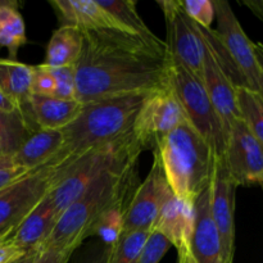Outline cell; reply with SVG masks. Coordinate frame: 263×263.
Returning <instances> with one entry per match:
<instances>
[{
    "instance_id": "1",
    "label": "cell",
    "mask_w": 263,
    "mask_h": 263,
    "mask_svg": "<svg viewBox=\"0 0 263 263\" xmlns=\"http://www.w3.org/2000/svg\"><path fill=\"white\" fill-rule=\"evenodd\" d=\"M171 59L166 41L113 30L84 32L77 62L76 99L94 102L122 95L149 94L170 85Z\"/></svg>"
},
{
    "instance_id": "2",
    "label": "cell",
    "mask_w": 263,
    "mask_h": 263,
    "mask_svg": "<svg viewBox=\"0 0 263 263\" xmlns=\"http://www.w3.org/2000/svg\"><path fill=\"white\" fill-rule=\"evenodd\" d=\"M138 162L103 175L92 182L59 216L53 231L41 247L76 252L91 235L100 216L121 202H127L135 190ZM40 247V248H41Z\"/></svg>"
},
{
    "instance_id": "3",
    "label": "cell",
    "mask_w": 263,
    "mask_h": 263,
    "mask_svg": "<svg viewBox=\"0 0 263 263\" xmlns=\"http://www.w3.org/2000/svg\"><path fill=\"white\" fill-rule=\"evenodd\" d=\"M146 97L148 94L122 95L82 104L79 116L62 128L63 146L50 164L66 163L95 146L133 133L135 118Z\"/></svg>"
},
{
    "instance_id": "4",
    "label": "cell",
    "mask_w": 263,
    "mask_h": 263,
    "mask_svg": "<svg viewBox=\"0 0 263 263\" xmlns=\"http://www.w3.org/2000/svg\"><path fill=\"white\" fill-rule=\"evenodd\" d=\"M153 153L161 162L172 193L180 199L194 203L212 181L215 154L186 121L170 133Z\"/></svg>"
},
{
    "instance_id": "5",
    "label": "cell",
    "mask_w": 263,
    "mask_h": 263,
    "mask_svg": "<svg viewBox=\"0 0 263 263\" xmlns=\"http://www.w3.org/2000/svg\"><path fill=\"white\" fill-rule=\"evenodd\" d=\"M143 149L134 133L85 152L72 161L55 166V182L49 195L57 212L61 213L73 203L90 185L103 175L139 161Z\"/></svg>"
},
{
    "instance_id": "6",
    "label": "cell",
    "mask_w": 263,
    "mask_h": 263,
    "mask_svg": "<svg viewBox=\"0 0 263 263\" xmlns=\"http://www.w3.org/2000/svg\"><path fill=\"white\" fill-rule=\"evenodd\" d=\"M170 86L181 104L186 122L207 141L216 158H222L226 146L225 133L202 79L182 67L172 66Z\"/></svg>"
},
{
    "instance_id": "7",
    "label": "cell",
    "mask_w": 263,
    "mask_h": 263,
    "mask_svg": "<svg viewBox=\"0 0 263 263\" xmlns=\"http://www.w3.org/2000/svg\"><path fill=\"white\" fill-rule=\"evenodd\" d=\"M158 5L166 21V45L171 64L202 79L205 45L198 25L187 17L180 0H161Z\"/></svg>"
},
{
    "instance_id": "8",
    "label": "cell",
    "mask_w": 263,
    "mask_h": 263,
    "mask_svg": "<svg viewBox=\"0 0 263 263\" xmlns=\"http://www.w3.org/2000/svg\"><path fill=\"white\" fill-rule=\"evenodd\" d=\"M55 175V166L46 164L0 190V235L12 233L40 203L54 186Z\"/></svg>"
},
{
    "instance_id": "9",
    "label": "cell",
    "mask_w": 263,
    "mask_h": 263,
    "mask_svg": "<svg viewBox=\"0 0 263 263\" xmlns=\"http://www.w3.org/2000/svg\"><path fill=\"white\" fill-rule=\"evenodd\" d=\"M181 104L171 86L148 94L134 122L133 133L144 151H154L170 133L185 122Z\"/></svg>"
},
{
    "instance_id": "10",
    "label": "cell",
    "mask_w": 263,
    "mask_h": 263,
    "mask_svg": "<svg viewBox=\"0 0 263 263\" xmlns=\"http://www.w3.org/2000/svg\"><path fill=\"white\" fill-rule=\"evenodd\" d=\"M213 4L217 21L215 32L218 40L243 76L247 86L259 91L262 69L257 59L254 43L247 36L230 3L226 0H213Z\"/></svg>"
},
{
    "instance_id": "11",
    "label": "cell",
    "mask_w": 263,
    "mask_h": 263,
    "mask_svg": "<svg viewBox=\"0 0 263 263\" xmlns=\"http://www.w3.org/2000/svg\"><path fill=\"white\" fill-rule=\"evenodd\" d=\"M174 194L167 182L158 157L153 153V164L145 179L135 187L125 211L123 233L151 231L164 203Z\"/></svg>"
},
{
    "instance_id": "12",
    "label": "cell",
    "mask_w": 263,
    "mask_h": 263,
    "mask_svg": "<svg viewBox=\"0 0 263 263\" xmlns=\"http://www.w3.org/2000/svg\"><path fill=\"white\" fill-rule=\"evenodd\" d=\"M222 159L236 186L259 184L263 174V145L240 118L231 126Z\"/></svg>"
},
{
    "instance_id": "13",
    "label": "cell",
    "mask_w": 263,
    "mask_h": 263,
    "mask_svg": "<svg viewBox=\"0 0 263 263\" xmlns=\"http://www.w3.org/2000/svg\"><path fill=\"white\" fill-rule=\"evenodd\" d=\"M236 187L223 159L216 158L211 181V212L220 234L225 263H233L235 254Z\"/></svg>"
},
{
    "instance_id": "14",
    "label": "cell",
    "mask_w": 263,
    "mask_h": 263,
    "mask_svg": "<svg viewBox=\"0 0 263 263\" xmlns=\"http://www.w3.org/2000/svg\"><path fill=\"white\" fill-rule=\"evenodd\" d=\"M190 254L195 263H225L220 234L211 212V184L194 200Z\"/></svg>"
},
{
    "instance_id": "15",
    "label": "cell",
    "mask_w": 263,
    "mask_h": 263,
    "mask_svg": "<svg viewBox=\"0 0 263 263\" xmlns=\"http://www.w3.org/2000/svg\"><path fill=\"white\" fill-rule=\"evenodd\" d=\"M202 81L205 87V91L210 97L211 103L222 123L225 138L228 139L233 123L240 118L238 99H236V86L226 76L222 68L218 66L217 61L211 53L210 49L207 48V45H205Z\"/></svg>"
},
{
    "instance_id": "16",
    "label": "cell",
    "mask_w": 263,
    "mask_h": 263,
    "mask_svg": "<svg viewBox=\"0 0 263 263\" xmlns=\"http://www.w3.org/2000/svg\"><path fill=\"white\" fill-rule=\"evenodd\" d=\"M193 228L194 203L180 199L172 194L162 207L152 233L163 236L177 253H190Z\"/></svg>"
},
{
    "instance_id": "17",
    "label": "cell",
    "mask_w": 263,
    "mask_h": 263,
    "mask_svg": "<svg viewBox=\"0 0 263 263\" xmlns=\"http://www.w3.org/2000/svg\"><path fill=\"white\" fill-rule=\"evenodd\" d=\"M81 108L82 103L79 100L31 94L25 120L32 133L39 128L62 130L79 116Z\"/></svg>"
},
{
    "instance_id": "18",
    "label": "cell",
    "mask_w": 263,
    "mask_h": 263,
    "mask_svg": "<svg viewBox=\"0 0 263 263\" xmlns=\"http://www.w3.org/2000/svg\"><path fill=\"white\" fill-rule=\"evenodd\" d=\"M58 218L59 213L48 193L10 233V243L23 252L39 249L49 238Z\"/></svg>"
},
{
    "instance_id": "19",
    "label": "cell",
    "mask_w": 263,
    "mask_h": 263,
    "mask_svg": "<svg viewBox=\"0 0 263 263\" xmlns=\"http://www.w3.org/2000/svg\"><path fill=\"white\" fill-rule=\"evenodd\" d=\"M59 26L74 27L82 32L115 30L112 20L98 0H50Z\"/></svg>"
},
{
    "instance_id": "20",
    "label": "cell",
    "mask_w": 263,
    "mask_h": 263,
    "mask_svg": "<svg viewBox=\"0 0 263 263\" xmlns=\"http://www.w3.org/2000/svg\"><path fill=\"white\" fill-rule=\"evenodd\" d=\"M62 130H39L33 131L23 141L13 158L20 166L27 171H33L40 167L50 164L63 146Z\"/></svg>"
},
{
    "instance_id": "21",
    "label": "cell",
    "mask_w": 263,
    "mask_h": 263,
    "mask_svg": "<svg viewBox=\"0 0 263 263\" xmlns=\"http://www.w3.org/2000/svg\"><path fill=\"white\" fill-rule=\"evenodd\" d=\"M84 48V32L74 27L59 26L51 33L45 49L43 64L55 67H76Z\"/></svg>"
},
{
    "instance_id": "22",
    "label": "cell",
    "mask_w": 263,
    "mask_h": 263,
    "mask_svg": "<svg viewBox=\"0 0 263 263\" xmlns=\"http://www.w3.org/2000/svg\"><path fill=\"white\" fill-rule=\"evenodd\" d=\"M31 73L32 66L0 58V90L17 105L23 117L31 97Z\"/></svg>"
},
{
    "instance_id": "23",
    "label": "cell",
    "mask_w": 263,
    "mask_h": 263,
    "mask_svg": "<svg viewBox=\"0 0 263 263\" xmlns=\"http://www.w3.org/2000/svg\"><path fill=\"white\" fill-rule=\"evenodd\" d=\"M27 44L26 25L17 2H0V46L8 49L9 59L17 61L18 50Z\"/></svg>"
},
{
    "instance_id": "24",
    "label": "cell",
    "mask_w": 263,
    "mask_h": 263,
    "mask_svg": "<svg viewBox=\"0 0 263 263\" xmlns=\"http://www.w3.org/2000/svg\"><path fill=\"white\" fill-rule=\"evenodd\" d=\"M108 13L115 30L140 37H153L156 33L146 26L136 9L135 0H98Z\"/></svg>"
},
{
    "instance_id": "25",
    "label": "cell",
    "mask_w": 263,
    "mask_h": 263,
    "mask_svg": "<svg viewBox=\"0 0 263 263\" xmlns=\"http://www.w3.org/2000/svg\"><path fill=\"white\" fill-rule=\"evenodd\" d=\"M32 133L20 110L0 109V156H13Z\"/></svg>"
},
{
    "instance_id": "26",
    "label": "cell",
    "mask_w": 263,
    "mask_h": 263,
    "mask_svg": "<svg viewBox=\"0 0 263 263\" xmlns=\"http://www.w3.org/2000/svg\"><path fill=\"white\" fill-rule=\"evenodd\" d=\"M240 120L263 145V94L247 86L236 87Z\"/></svg>"
},
{
    "instance_id": "27",
    "label": "cell",
    "mask_w": 263,
    "mask_h": 263,
    "mask_svg": "<svg viewBox=\"0 0 263 263\" xmlns=\"http://www.w3.org/2000/svg\"><path fill=\"white\" fill-rule=\"evenodd\" d=\"M151 234V231L123 233L121 238L109 247L105 263H138Z\"/></svg>"
},
{
    "instance_id": "28",
    "label": "cell",
    "mask_w": 263,
    "mask_h": 263,
    "mask_svg": "<svg viewBox=\"0 0 263 263\" xmlns=\"http://www.w3.org/2000/svg\"><path fill=\"white\" fill-rule=\"evenodd\" d=\"M128 202V200H127ZM127 202H121L105 211L99 220L95 222L91 229V236H97L100 239L104 246H113L121 235L123 234L125 228V211Z\"/></svg>"
},
{
    "instance_id": "29",
    "label": "cell",
    "mask_w": 263,
    "mask_h": 263,
    "mask_svg": "<svg viewBox=\"0 0 263 263\" xmlns=\"http://www.w3.org/2000/svg\"><path fill=\"white\" fill-rule=\"evenodd\" d=\"M187 17L203 28H211L216 20L215 4L212 0H180Z\"/></svg>"
},
{
    "instance_id": "30",
    "label": "cell",
    "mask_w": 263,
    "mask_h": 263,
    "mask_svg": "<svg viewBox=\"0 0 263 263\" xmlns=\"http://www.w3.org/2000/svg\"><path fill=\"white\" fill-rule=\"evenodd\" d=\"M54 79L53 97L59 99L77 100L76 99V71L74 67H55L51 68Z\"/></svg>"
},
{
    "instance_id": "31",
    "label": "cell",
    "mask_w": 263,
    "mask_h": 263,
    "mask_svg": "<svg viewBox=\"0 0 263 263\" xmlns=\"http://www.w3.org/2000/svg\"><path fill=\"white\" fill-rule=\"evenodd\" d=\"M53 92L54 79L50 68L43 63L32 66V73H31V94L53 97Z\"/></svg>"
},
{
    "instance_id": "32",
    "label": "cell",
    "mask_w": 263,
    "mask_h": 263,
    "mask_svg": "<svg viewBox=\"0 0 263 263\" xmlns=\"http://www.w3.org/2000/svg\"><path fill=\"white\" fill-rule=\"evenodd\" d=\"M171 244L162 235L157 233H152L140 254L138 263H159L166 256Z\"/></svg>"
},
{
    "instance_id": "33",
    "label": "cell",
    "mask_w": 263,
    "mask_h": 263,
    "mask_svg": "<svg viewBox=\"0 0 263 263\" xmlns=\"http://www.w3.org/2000/svg\"><path fill=\"white\" fill-rule=\"evenodd\" d=\"M27 172L30 171L20 166L14 161L13 156H0V190L14 182Z\"/></svg>"
},
{
    "instance_id": "34",
    "label": "cell",
    "mask_w": 263,
    "mask_h": 263,
    "mask_svg": "<svg viewBox=\"0 0 263 263\" xmlns=\"http://www.w3.org/2000/svg\"><path fill=\"white\" fill-rule=\"evenodd\" d=\"M74 251L55 247H41L37 249L32 263H68Z\"/></svg>"
},
{
    "instance_id": "35",
    "label": "cell",
    "mask_w": 263,
    "mask_h": 263,
    "mask_svg": "<svg viewBox=\"0 0 263 263\" xmlns=\"http://www.w3.org/2000/svg\"><path fill=\"white\" fill-rule=\"evenodd\" d=\"M108 251H109V246H104L100 243H95L92 246L87 247L76 259L73 263H105L107 262Z\"/></svg>"
},
{
    "instance_id": "36",
    "label": "cell",
    "mask_w": 263,
    "mask_h": 263,
    "mask_svg": "<svg viewBox=\"0 0 263 263\" xmlns=\"http://www.w3.org/2000/svg\"><path fill=\"white\" fill-rule=\"evenodd\" d=\"M9 235L10 233L0 235V263H10L27 253L13 246L9 240Z\"/></svg>"
},
{
    "instance_id": "37",
    "label": "cell",
    "mask_w": 263,
    "mask_h": 263,
    "mask_svg": "<svg viewBox=\"0 0 263 263\" xmlns=\"http://www.w3.org/2000/svg\"><path fill=\"white\" fill-rule=\"evenodd\" d=\"M0 109L5 110V112H14V110H18L17 105L4 94V92L0 90Z\"/></svg>"
},
{
    "instance_id": "38",
    "label": "cell",
    "mask_w": 263,
    "mask_h": 263,
    "mask_svg": "<svg viewBox=\"0 0 263 263\" xmlns=\"http://www.w3.org/2000/svg\"><path fill=\"white\" fill-rule=\"evenodd\" d=\"M244 4L263 21V2H246Z\"/></svg>"
},
{
    "instance_id": "39",
    "label": "cell",
    "mask_w": 263,
    "mask_h": 263,
    "mask_svg": "<svg viewBox=\"0 0 263 263\" xmlns=\"http://www.w3.org/2000/svg\"><path fill=\"white\" fill-rule=\"evenodd\" d=\"M36 253H37V249H35V251H30V252H27L26 254H23L22 257H20V258L15 259V261H13L10 263H32Z\"/></svg>"
},
{
    "instance_id": "40",
    "label": "cell",
    "mask_w": 263,
    "mask_h": 263,
    "mask_svg": "<svg viewBox=\"0 0 263 263\" xmlns=\"http://www.w3.org/2000/svg\"><path fill=\"white\" fill-rule=\"evenodd\" d=\"M254 49H256V55L258 59L259 67H261L263 72V44L262 43H256L254 44Z\"/></svg>"
},
{
    "instance_id": "41",
    "label": "cell",
    "mask_w": 263,
    "mask_h": 263,
    "mask_svg": "<svg viewBox=\"0 0 263 263\" xmlns=\"http://www.w3.org/2000/svg\"><path fill=\"white\" fill-rule=\"evenodd\" d=\"M177 263H187L186 256L184 253H177Z\"/></svg>"
},
{
    "instance_id": "42",
    "label": "cell",
    "mask_w": 263,
    "mask_h": 263,
    "mask_svg": "<svg viewBox=\"0 0 263 263\" xmlns=\"http://www.w3.org/2000/svg\"><path fill=\"white\" fill-rule=\"evenodd\" d=\"M259 91H261L263 94V72L261 74V79H259Z\"/></svg>"
},
{
    "instance_id": "43",
    "label": "cell",
    "mask_w": 263,
    "mask_h": 263,
    "mask_svg": "<svg viewBox=\"0 0 263 263\" xmlns=\"http://www.w3.org/2000/svg\"><path fill=\"white\" fill-rule=\"evenodd\" d=\"M185 256H186V259H187V263H195L194 261H193V258H192V254L190 253H184Z\"/></svg>"
},
{
    "instance_id": "44",
    "label": "cell",
    "mask_w": 263,
    "mask_h": 263,
    "mask_svg": "<svg viewBox=\"0 0 263 263\" xmlns=\"http://www.w3.org/2000/svg\"><path fill=\"white\" fill-rule=\"evenodd\" d=\"M263 184V174H262V177H261V181H259V185Z\"/></svg>"
},
{
    "instance_id": "45",
    "label": "cell",
    "mask_w": 263,
    "mask_h": 263,
    "mask_svg": "<svg viewBox=\"0 0 263 263\" xmlns=\"http://www.w3.org/2000/svg\"><path fill=\"white\" fill-rule=\"evenodd\" d=\"M261 186H262V189H263V184H261Z\"/></svg>"
}]
</instances>
